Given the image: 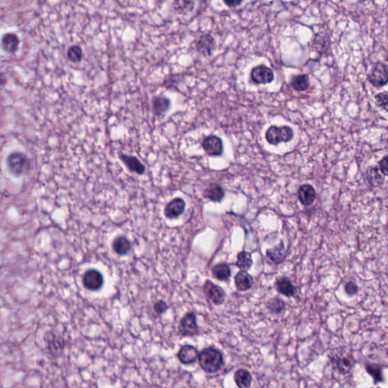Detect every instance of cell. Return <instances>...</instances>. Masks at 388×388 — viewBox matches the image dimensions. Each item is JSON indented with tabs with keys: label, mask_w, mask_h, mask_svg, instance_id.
<instances>
[{
	"label": "cell",
	"mask_w": 388,
	"mask_h": 388,
	"mask_svg": "<svg viewBox=\"0 0 388 388\" xmlns=\"http://www.w3.org/2000/svg\"><path fill=\"white\" fill-rule=\"evenodd\" d=\"M368 182L372 186H380L385 182V175L381 174L377 167H370L366 172Z\"/></svg>",
	"instance_id": "cell-23"
},
{
	"label": "cell",
	"mask_w": 388,
	"mask_h": 388,
	"mask_svg": "<svg viewBox=\"0 0 388 388\" xmlns=\"http://www.w3.org/2000/svg\"><path fill=\"white\" fill-rule=\"evenodd\" d=\"M223 1L228 7H236L243 2V0H223Z\"/></svg>",
	"instance_id": "cell-38"
},
{
	"label": "cell",
	"mask_w": 388,
	"mask_h": 388,
	"mask_svg": "<svg viewBox=\"0 0 388 388\" xmlns=\"http://www.w3.org/2000/svg\"><path fill=\"white\" fill-rule=\"evenodd\" d=\"M216 47V41L210 35H203L199 38L196 43L197 51L204 56H209Z\"/></svg>",
	"instance_id": "cell-12"
},
{
	"label": "cell",
	"mask_w": 388,
	"mask_h": 388,
	"mask_svg": "<svg viewBox=\"0 0 388 388\" xmlns=\"http://www.w3.org/2000/svg\"><path fill=\"white\" fill-rule=\"evenodd\" d=\"M235 285L240 291H246L253 287V278L246 271H240L235 277Z\"/></svg>",
	"instance_id": "cell-16"
},
{
	"label": "cell",
	"mask_w": 388,
	"mask_h": 388,
	"mask_svg": "<svg viewBox=\"0 0 388 388\" xmlns=\"http://www.w3.org/2000/svg\"><path fill=\"white\" fill-rule=\"evenodd\" d=\"M330 46V39L329 36L323 35H317L313 41V50L319 53L326 52Z\"/></svg>",
	"instance_id": "cell-29"
},
{
	"label": "cell",
	"mask_w": 388,
	"mask_h": 388,
	"mask_svg": "<svg viewBox=\"0 0 388 388\" xmlns=\"http://www.w3.org/2000/svg\"><path fill=\"white\" fill-rule=\"evenodd\" d=\"M291 85L295 91H305L310 88V79L307 74H299L293 77Z\"/></svg>",
	"instance_id": "cell-26"
},
{
	"label": "cell",
	"mask_w": 388,
	"mask_h": 388,
	"mask_svg": "<svg viewBox=\"0 0 388 388\" xmlns=\"http://www.w3.org/2000/svg\"><path fill=\"white\" fill-rule=\"evenodd\" d=\"M179 332L182 336L185 337L197 335L199 333V327L194 313H188L184 316L180 322Z\"/></svg>",
	"instance_id": "cell-7"
},
{
	"label": "cell",
	"mask_w": 388,
	"mask_h": 388,
	"mask_svg": "<svg viewBox=\"0 0 388 388\" xmlns=\"http://www.w3.org/2000/svg\"><path fill=\"white\" fill-rule=\"evenodd\" d=\"M196 0H174V9L181 14L192 12L195 6Z\"/></svg>",
	"instance_id": "cell-27"
},
{
	"label": "cell",
	"mask_w": 388,
	"mask_h": 388,
	"mask_svg": "<svg viewBox=\"0 0 388 388\" xmlns=\"http://www.w3.org/2000/svg\"><path fill=\"white\" fill-rule=\"evenodd\" d=\"M204 292L207 297L216 306L222 304L225 299V292L222 287L213 284L210 280H207L204 284Z\"/></svg>",
	"instance_id": "cell-8"
},
{
	"label": "cell",
	"mask_w": 388,
	"mask_h": 388,
	"mask_svg": "<svg viewBox=\"0 0 388 388\" xmlns=\"http://www.w3.org/2000/svg\"><path fill=\"white\" fill-rule=\"evenodd\" d=\"M170 106H171V102H170L169 99L166 96H156L152 99V111H153L154 114L157 116H160L165 114L166 111H168Z\"/></svg>",
	"instance_id": "cell-20"
},
{
	"label": "cell",
	"mask_w": 388,
	"mask_h": 388,
	"mask_svg": "<svg viewBox=\"0 0 388 388\" xmlns=\"http://www.w3.org/2000/svg\"><path fill=\"white\" fill-rule=\"evenodd\" d=\"M294 137V130L289 126H271L265 133L267 141L272 145L288 142Z\"/></svg>",
	"instance_id": "cell-3"
},
{
	"label": "cell",
	"mask_w": 388,
	"mask_h": 388,
	"mask_svg": "<svg viewBox=\"0 0 388 388\" xmlns=\"http://www.w3.org/2000/svg\"><path fill=\"white\" fill-rule=\"evenodd\" d=\"M388 92H380L375 96L376 104L381 108L384 109L385 111L388 110Z\"/></svg>",
	"instance_id": "cell-34"
},
{
	"label": "cell",
	"mask_w": 388,
	"mask_h": 388,
	"mask_svg": "<svg viewBox=\"0 0 388 388\" xmlns=\"http://www.w3.org/2000/svg\"><path fill=\"white\" fill-rule=\"evenodd\" d=\"M366 369L367 372L372 376L374 384H378L383 381L382 372L379 366L377 365L369 364L366 365Z\"/></svg>",
	"instance_id": "cell-33"
},
{
	"label": "cell",
	"mask_w": 388,
	"mask_h": 388,
	"mask_svg": "<svg viewBox=\"0 0 388 388\" xmlns=\"http://www.w3.org/2000/svg\"><path fill=\"white\" fill-rule=\"evenodd\" d=\"M67 56L74 63L81 62L83 57V52L81 47L79 46H72L68 50Z\"/></svg>",
	"instance_id": "cell-31"
},
{
	"label": "cell",
	"mask_w": 388,
	"mask_h": 388,
	"mask_svg": "<svg viewBox=\"0 0 388 388\" xmlns=\"http://www.w3.org/2000/svg\"><path fill=\"white\" fill-rule=\"evenodd\" d=\"M368 79L375 88H382L386 85L388 83V66L382 62H378L369 74Z\"/></svg>",
	"instance_id": "cell-6"
},
{
	"label": "cell",
	"mask_w": 388,
	"mask_h": 388,
	"mask_svg": "<svg viewBox=\"0 0 388 388\" xmlns=\"http://www.w3.org/2000/svg\"><path fill=\"white\" fill-rule=\"evenodd\" d=\"M336 366L340 374H346L352 369V363L351 360L346 357H338L335 361Z\"/></svg>",
	"instance_id": "cell-32"
},
{
	"label": "cell",
	"mask_w": 388,
	"mask_h": 388,
	"mask_svg": "<svg viewBox=\"0 0 388 388\" xmlns=\"http://www.w3.org/2000/svg\"><path fill=\"white\" fill-rule=\"evenodd\" d=\"M388 156H385V157L379 162V170L385 176H387L388 174Z\"/></svg>",
	"instance_id": "cell-37"
},
{
	"label": "cell",
	"mask_w": 388,
	"mask_h": 388,
	"mask_svg": "<svg viewBox=\"0 0 388 388\" xmlns=\"http://www.w3.org/2000/svg\"><path fill=\"white\" fill-rule=\"evenodd\" d=\"M178 357L183 364H192L195 363L199 358L198 350L193 346H183L178 352Z\"/></svg>",
	"instance_id": "cell-13"
},
{
	"label": "cell",
	"mask_w": 388,
	"mask_h": 388,
	"mask_svg": "<svg viewBox=\"0 0 388 388\" xmlns=\"http://www.w3.org/2000/svg\"><path fill=\"white\" fill-rule=\"evenodd\" d=\"M185 206L186 203L183 199L179 197L174 199L166 205L164 210L165 216L169 219H177L184 213Z\"/></svg>",
	"instance_id": "cell-11"
},
{
	"label": "cell",
	"mask_w": 388,
	"mask_h": 388,
	"mask_svg": "<svg viewBox=\"0 0 388 388\" xmlns=\"http://www.w3.org/2000/svg\"><path fill=\"white\" fill-rule=\"evenodd\" d=\"M120 159L125 163L130 171L137 173L138 175H143L145 172V166L135 156H128V155H120Z\"/></svg>",
	"instance_id": "cell-19"
},
{
	"label": "cell",
	"mask_w": 388,
	"mask_h": 388,
	"mask_svg": "<svg viewBox=\"0 0 388 388\" xmlns=\"http://www.w3.org/2000/svg\"><path fill=\"white\" fill-rule=\"evenodd\" d=\"M204 151L210 156H221L223 152V143L219 137L209 135L204 137L202 141Z\"/></svg>",
	"instance_id": "cell-9"
},
{
	"label": "cell",
	"mask_w": 388,
	"mask_h": 388,
	"mask_svg": "<svg viewBox=\"0 0 388 388\" xmlns=\"http://www.w3.org/2000/svg\"><path fill=\"white\" fill-rule=\"evenodd\" d=\"M44 343L48 352L54 356H59L65 348V340L55 331H50L45 333Z\"/></svg>",
	"instance_id": "cell-4"
},
{
	"label": "cell",
	"mask_w": 388,
	"mask_h": 388,
	"mask_svg": "<svg viewBox=\"0 0 388 388\" xmlns=\"http://www.w3.org/2000/svg\"><path fill=\"white\" fill-rule=\"evenodd\" d=\"M253 263L251 253L244 250L238 253L236 265L240 269L243 271L249 270L253 265Z\"/></svg>",
	"instance_id": "cell-28"
},
{
	"label": "cell",
	"mask_w": 388,
	"mask_h": 388,
	"mask_svg": "<svg viewBox=\"0 0 388 388\" xmlns=\"http://www.w3.org/2000/svg\"><path fill=\"white\" fill-rule=\"evenodd\" d=\"M315 197H316V193L312 185L306 184L299 187V191H298V198H299V202L303 205L309 206V205H312L315 200Z\"/></svg>",
	"instance_id": "cell-14"
},
{
	"label": "cell",
	"mask_w": 388,
	"mask_h": 388,
	"mask_svg": "<svg viewBox=\"0 0 388 388\" xmlns=\"http://www.w3.org/2000/svg\"><path fill=\"white\" fill-rule=\"evenodd\" d=\"M198 359L200 366L207 373L217 372L224 365L222 353L214 347L204 349Z\"/></svg>",
	"instance_id": "cell-1"
},
{
	"label": "cell",
	"mask_w": 388,
	"mask_h": 388,
	"mask_svg": "<svg viewBox=\"0 0 388 388\" xmlns=\"http://www.w3.org/2000/svg\"><path fill=\"white\" fill-rule=\"evenodd\" d=\"M252 380L253 378H252L251 374L247 370L240 369L235 372V383L239 388H250L251 386Z\"/></svg>",
	"instance_id": "cell-24"
},
{
	"label": "cell",
	"mask_w": 388,
	"mask_h": 388,
	"mask_svg": "<svg viewBox=\"0 0 388 388\" xmlns=\"http://www.w3.org/2000/svg\"><path fill=\"white\" fill-rule=\"evenodd\" d=\"M251 78L257 84H270L274 80V73L269 67L258 65L252 70Z\"/></svg>",
	"instance_id": "cell-10"
},
{
	"label": "cell",
	"mask_w": 388,
	"mask_h": 388,
	"mask_svg": "<svg viewBox=\"0 0 388 388\" xmlns=\"http://www.w3.org/2000/svg\"><path fill=\"white\" fill-rule=\"evenodd\" d=\"M269 311L274 314H280L285 310V303L282 299L277 297L272 298L267 303Z\"/></svg>",
	"instance_id": "cell-30"
},
{
	"label": "cell",
	"mask_w": 388,
	"mask_h": 388,
	"mask_svg": "<svg viewBox=\"0 0 388 388\" xmlns=\"http://www.w3.org/2000/svg\"><path fill=\"white\" fill-rule=\"evenodd\" d=\"M20 39L14 33H6L1 39V46L4 51L14 53L18 50Z\"/></svg>",
	"instance_id": "cell-15"
},
{
	"label": "cell",
	"mask_w": 388,
	"mask_h": 388,
	"mask_svg": "<svg viewBox=\"0 0 388 388\" xmlns=\"http://www.w3.org/2000/svg\"><path fill=\"white\" fill-rule=\"evenodd\" d=\"M212 272L214 277L222 281L228 280L231 277V272L229 265L224 262L215 265Z\"/></svg>",
	"instance_id": "cell-25"
},
{
	"label": "cell",
	"mask_w": 388,
	"mask_h": 388,
	"mask_svg": "<svg viewBox=\"0 0 388 388\" xmlns=\"http://www.w3.org/2000/svg\"><path fill=\"white\" fill-rule=\"evenodd\" d=\"M267 257H269L275 263H280L284 262L286 258V250L284 243L281 242L280 244L275 246L274 248L266 251Z\"/></svg>",
	"instance_id": "cell-22"
},
{
	"label": "cell",
	"mask_w": 388,
	"mask_h": 388,
	"mask_svg": "<svg viewBox=\"0 0 388 388\" xmlns=\"http://www.w3.org/2000/svg\"><path fill=\"white\" fill-rule=\"evenodd\" d=\"M82 281L86 289L91 291H97L103 287L104 278L101 272L96 269H91L84 273Z\"/></svg>",
	"instance_id": "cell-5"
},
{
	"label": "cell",
	"mask_w": 388,
	"mask_h": 388,
	"mask_svg": "<svg viewBox=\"0 0 388 388\" xmlns=\"http://www.w3.org/2000/svg\"><path fill=\"white\" fill-rule=\"evenodd\" d=\"M7 166L12 175L20 176L29 170L31 163L25 154L21 152H12L7 159Z\"/></svg>",
	"instance_id": "cell-2"
},
{
	"label": "cell",
	"mask_w": 388,
	"mask_h": 388,
	"mask_svg": "<svg viewBox=\"0 0 388 388\" xmlns=\"http://www.w3.org/2000/svg\"><path fill=\"white\" fill-rule=\"evenodd\" d=\"M113 250L119 256H125L129 253L131 245L128 238L124 236L118 237L112 243Z\"/></svg>",
	"instance_id": "cell-21"
},
{
	"label": "cell",
	"mask_w": 388,
	"mask_h": 388,
	"mask_svg": "<svg viewBox=\"0 0 388 388\" xmlns=\"http://www.w3.org/2000/svg\"><path fill=\"white\" fill-rule=\"evenodd\" d=\"M168 310V305L163 300H159L154 304V310L157 314H163Z\"/></svg>",
	"instance_id": "cell-36"
},
{
	"label": "cell",
	"mask_w": 388,
	"mask_h": 388,
	"mask_svg": "<svg viewBox=\"0 0 388 388\" xmlns=\"http://www.w3.org/2000/svg\"><path fill=\"white\" fill-rule=\"evenodd\" d=\"M7 82V78L2 72H0V86L5 85Z\"/></svg>",
	"instance_id": "cell-39"
},
{
	"label": "cell",
	"mask_w": 388,
	"mask_h": 388,
	"mask_svg": "<svg viewBox=\"0 0 388 388\" xmlns=\"http://www.w3.org/2000/svg\"><path fill=\"white\" fill-rule=\"evenodd\" d=\"M276 286L277 291L287 297H291L296 295V287H294L288 277H279L276 280Z\"/></svg>",
	"instance_id": "cell-17"
},
{
	"label": "cell",
	"mask_w": 388,
	"mask_h": 388,
	"mask_svg": "<svg viewBox=\"0 0 388 388\" xmlns=\"http://www.w3.org/2000/svg\"><path fill=\"white\" fill-rule=\"evenodd\" d=\"M225 193L224 189L217 184H210L203 192V196L213 202L220 203L224 199Z\"/></svg>",
	"instance_id": "cell-18"
},
{
	"label": "cell",
	"mask_w": 388,
	"mask_h": 388,
	"mask_svg": "<svg viewBox=\"0 0 388 388\" xmlns=\"http://www.w3.org/2000/svg\"><path fill=\"white\" fill-rule=\"evenodd\" d=\"M344 289H345L346 293L349 296H354V295H356L357 294L358 291H359V287H358L356 283L353 282V281H349V282H347L345 284Z\"/></svg>",
	"instance_id": "cell-35"
}]
</instances>
